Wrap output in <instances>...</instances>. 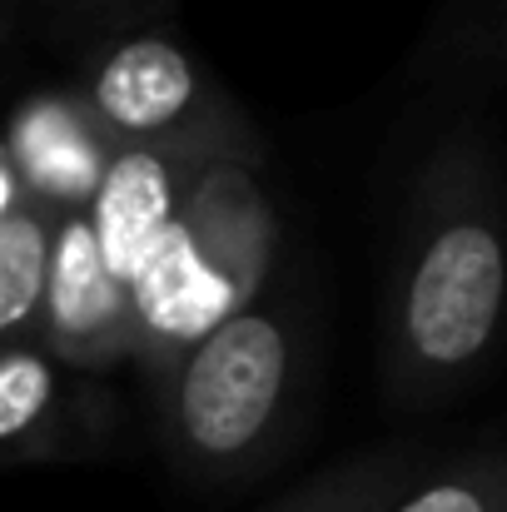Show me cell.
I'll return each mask as SVG.
<instances>
[{
  "instance_id": "cell-1",
  "label": "cell",
  "mask_w": 507,
  "mask_h": 512,
  "mask_svg": "<svg viewBox=\"0 0 507 512\" xmlns=\"http://www.w3.org/2000/svg\"><path fill=\"white\" fill-rule=\"evenodd\" d=\"M507 294L488 150L453 135L423 165L383 294V388L398 408L458 393L488 363Z\"/></svg>"
},
{
  "instance_id": "cell-2",
  "label": "cell",
  "mask_w": 507,
  "mask_h": 512,
  "mask_svg": "<svg viewBox=\"0 0 507 512\" xmlns=\"http://www.w3.org/2000/svg\"><path fill=\"white\" fill-rule=\"evenodd\" d=\"M304 329L284 309L244 304L165 373L160 433L179 478L224 488L264 473L304 403Z\"/></svg>"
},
{
  "instance_id": "cell-12",
  "label": "cell",
  "mask_w": 507,
  "mask_h": 512,
  "mask_svg": "<svg viewBox=\"0 0 507 512\" xmlns=\"http://www.w3.org/2000/svg\"><path fill=\"white\" fill-rule=\"evenodd\" d=\"M70 5H80V10H95V15H105V10H115V5H130V0H70Z\"/></svg>"
},
{
  "instance_id": "cell-5",
  "label": "cell",
  "mask_w": 507,
  "mask_h": 512,
  "mask_svg": "<svg viewBox=\"0 0 507 512\" xmlns=\"http://www.w3.org/2000/svg\"><path fill=\"white\" fill-rule=\"evenodd\" d=\"M254 165L259 155H214L189 174L179 199V219L189 224L204 264L239 304H254L274 259V214Z\"/></svg>"
},
{
  "instance_id": "cell-7",
  "label": "cell",
  "mask_w": 507,
  "mask_h": 512,
  "mask_svg": "<svg viewBox=\"0 0 507 512\" xmlns=\"http://www.w3.org/2000/svg\"><path fill=\"white\" fill-rule=\"evenodd\" d=\"M55 219H60V209H50L30 189L0 219V348L35 343V319H40V289H45V259H50Z\"/></svg>"
},
{
  "instance_id": "cell-8",
  "label": "cell",
  "mask_w": 507,
  "mask_h": 512,
  "mask_svg": "<svg viewBox=\"0 0 507 512\" xmlns=\"http://www.w3.org/2000/svg\"><path fill=\"white\" fill-rule=\"evenodd\" d=\"M60 383L55 358L40 343L0 348V463L55 458L60 443Z\"/></svg>"
},
{
  "instance_id": "cell-6",
  "label": "cell",
  "mask_w": 507,
  "mask_h": 512,
  "mask_svg": "<svg viewBox=\"0 0 507 512\" xmlns=\"http://www.w3.org/2000/svg\"><path fill=\"white\" fill-rule=\"evenodd\" d=\"M214 155H244V150H120L105 160L85 199V219L105 269L120 284H130V274L160 239V229L174 219L189 174Z\"/></svg>"
},
{
  "instance_id": "cell-9",
  "label": "cell",
  "mask_w": 507,
  "mask_h": 512,
  "mask_svg": "<svg viewBox=\"0 0 507 512\" xmlns=\"http://www.w3.org/2000/svg\"><path fill=\"white\" fill-rule=\"evenodd\" d=\"M418 473L423 468L413 453H398V448L358 453V458L324 468L314 483H304L299 493H289L269 512H383Z\"/></svg>"
},
{
  "instance_id": "cell-10",
  "label": "cell",
  "mask_w": 507,
  "mask_h": 512,
  "mask_svg": "<svg viewBox=\"0 0 507 512\" xmlns=\"http://www.w3.org/2000/svg\"><path fill=\"white\" fill-rule=\"evenodd\" d=\"M383 512H507V468L498 448L423 468Z\"/></svg>"
},
{
  "instance_id": "cell-4",
  "label": "cell",
  "mask_w": 507,
  "mask_h": 512,
  "mask_svg": "<svg viewBox=\"0 0 507 512\" xmlns=\"http://www.w3.org/2000/svg\"><path fill=\"white\" fill-rule=\"evenodd\" d=\"M35 343L55 363L85 368V373H100L130 358V299H125V284L105 269L85 209H65L55 219Z\"/></svg>"
},
{
  "instance_id": "cell-11",
  "label": "cell",
  "mask_w": 507,
  "mask_h": 512,
  "mask_svg": "<svg viewBox=\"0 0 507 512\" xmlns=\"http://www.w3.org/2000/svg\"><path fill=\"white\" fill-rule=\"evenodd\" d=\"M25 194V184H20V170H15V160H10V145L0 140V219L15 209V199Z\"/></svg>"
},
{
  "instance_id": "cell-3",
  "label": "cell",
  "mask_w": 507,
  "mask_h": 512,
  "mask_svg": "<svg viewBox=\"0 0 507 512\" xmlns=\"http://www.w3.org/2000/svg\"><path fill=\"white\" fill-rule=\"evenodd\" d=\"M80 125L110 155L120 150H244L259 155L234 105L204 80L199 60L165 35L105 50L75 100Z\"/></svg>"
}]
</instances>
